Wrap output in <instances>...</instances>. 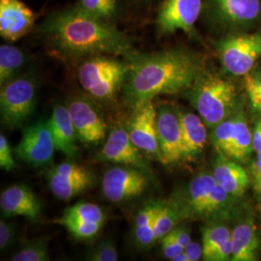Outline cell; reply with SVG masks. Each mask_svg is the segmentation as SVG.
Listing matches in <instances>:
<instances>
[{"label": "cell", "mask_w": 261, "mask_h": 261, "mask_svg": "<svg viewBox=\"0 0 261 261\" xmlns=\"http://www.w3.org/2000/svg\"><path fill=\"white\" fill-rule=\"evenodd\" d=\"M37 31L55 53L70 60L100 55L126 59L136 51L115 24L95 18L76 4L49 14Z\"/></svg>", "instance_id": "cell-1"}, {"label": "cell", "mask_w": 261, "mask_h": 261, "mask_svg": "<svg viewBox=\"0 0 261 261\" xmlns=\"http://www.w3.org/2000/svg\"><path fill=\"white\" fill-rule=\"evenodd\" d=\"M126 60L130 71L122 91L125 103L133 110L160 95L189 90L203 70L200 59L182 48L151 54L135 51Z\"/></svg>", "instance_id": "cell-2"}, {"label": "cell", "mask_w": 261, "mask_h": 261, "mask_svg": "<svg viewBox=\"0 0 261 261\" xmlns=\"http://www.w3.org/2000/svg\"><path fill=\"white\" fill-rule=\"evenodd\" d=\"M234 199L236 198L217 183L213 174L201 172L170 200L177 207L182 220H214L223 218L230 211Z\"/></svg>", "instance_id": "cell-3"}, {"label": "cell", "mask_w": 261, "mask_h": 261, "mask_svg": "<svg viewBox=\"0 0 261 261\" xmlns=\"http://www.w3.org/2000/svg\"><path fill=\"white\" fill-rule=\"evenodd\" d=\"M130 71V63L114 56L100 55L82 60L77 79L84 91L96 102L113 101L123 90Z\"/></svg>", "instance_id": "cell-4"}, {"label": "cell", "mask_w": 261, "mask_h": 261, "mask_svg": "<svg viewBox=\"0 0 261 261\" xmlns=\"http://www.w3.org/2000/svg\"><path fill=\"white\" fill-rule=\"evenodd\" d=\"M189 91L191 103L207 127L213 129L233 114L237 91L221 75L203 69Z\"/></svg>", "instance_id": "cell-5"}, {"label": "cell", "mask_w": 261, "mask_h": 261, "mask_svg": "<svg viewBox=\"0 0 261 261\" xmlns=\"http://www.w3.org/2000/svg\"><path fill=\"white\" fill-rule=\"evenodd\" d=\"M37 79L32 73L20 74L1 86L0 112L2 124L10 129L24 124L34 112Z\"/></svg>", "instance_id": "cell-6"}, {"label": "cell", "mask_w": 261, "mask_h": 261, "mask_svg": "<svg viewBox=\"0 0 261 261\" xmlns=\"http://www.w3.org/2000/svg\"><path fill=\"white\" fill-rule=\"evenodd\" d=\"M218 51L224 69L233 75L252 71L261 56V33L232 35L218 43Z\"/></svg>", "instance_id": "cell-7"}, {"label": "cell", "mask_w": 261, "mask_h": 261, "mask_svg": "<svg viewBox=\"0 0 261 261\" xmlns=\"http://www.w3.org/2000/svg\"><path fill=\"white\" fill-rule=\"evenodd\" d=\"M202 0H164L156 17L158 37L177 31L191 33L202 11Z\"/></svg>", "instance_id": "cell-8"}, {"label": "cell", "mask_w": 261, "mask_h": 261, "mask_svg": "<svg viewBox=\"0 0 261 261\" xmlns=\"http://www.w3.org/2000/svg\"><path fill=\"white\" fill-rule=\"evenodd\" d=\"M149 174L134 167L110 168L102 180L103 196L114 203L141 196L149 184Z\"/></svg>", "instance_id": "cell-9"}, {"label": "cell", "mask_w": 261, "mask_h": 261, "mask_svg": "<svg viewBox=\"0 0 261 261\" xmlns=\"http://www.w3.org/2000/svg\"><path fill=\"white\" fill-rule=\"evenodd\" d=\"M56 144L47 120H41L27 127L15 148L18 158L34 168L47 166L51 162Z\"/></svg>", "instance_id": "cell-10"}, {"label": "cell", "mask_w": 261, "mask_h": 261, "mask_svg": "<svg viewBox=\"0 0 261 261\" xmlns=\"http://www.w3.org/2000/svg\"><path fill=\"white\" fill-rule=\"evenodd\" d=\"M127 130L130 140L145 156L161 163L157 132V110L153 101L133 110Z\"/></svg>", "instance_id": "cell-11"}, {"label": "cell", "mask_w": 261, "mask_h": 261, "mask_svg": "<svg viewBox=\"0 0 261 261\" xmlns=\"http://www.w3.org/2000/svg\"><path fill=\"white\" fill-rule=\"evenodd\" d=\"M47 180L56 198L69 200L92 186L94 177L83 166L72 162H63L47 171Z\"/></svg>", "instance_id": "cell-12"}, {"label": "cell", "mask_w": 261, "mask_h": 261, "mask_svg": "<svg viewBox=\"0 0 261 261\" xmlns=\"http://www.w3.org/2000/svg\"><path fill=\"white\" fill-rule=\"evenodd\" d=\"M210 20L221 27H244L260 17L261 0H206Z\"/></svg>", "instance_id": "cell-13"}, {"label": "cell", "mask_w": 261, "mask_h": 261, "mask_svg": "<svg viewBox=\"0 0 261 261\" xmlns=\"http://www.w3.org/2000/svg\"><path fill=\"white\" fill-rule=\"evenodd\" d=\"M77 140L87 144H98L106 137L107 125L93 103L86 97H75L67 106Z\"/></svg>", "instance_id": "cell-14"}, {"label": "cell", "mask_w": 261, "mask_h": 261, "mask_svg": "<svg viewBox=\"0 0 261 261\" xmlns=\"http://www.w3.org/2000/svg\"><path fill=\"white\" fill-rule=\"evenodd\" d=\"M157 132L161 163L168 166L182 161L184 159V152L177 111L168 106L159 109Z\"/></svg>", "instance_id": "cell-15"}, {"label": "cell", "mask_w": 261, "mask_h": 261, "mask_svg": "<svg viewBox=\"0 0 261 261\" xmlns=\"http://www.w3.org/2000/svg\"><path fill=\"white\" fill-rule=\"evenodd\" d=\"M99 158L106 162L140 168L150 176L152 174V169L143 153L132 141L128 130L122 127L115 128L110 133Z\"/></svg>", "instance_id": "cell-16"}, {"label": "cell", "mask_w": 261, "mask_h": 261, "mask_svg": "<svg viewBox=\"0 0 261 261\" xmlns=\"http://www.w3.org/2000/svg\"><path fill=\"white\" fill-rule=\"evenodd\" d=\"M34 12L20 0H0V35L8 43L24 37L35 27Z\"/></svg>", "instance_id": "cell-17"}, {"label": "cell", "mask_w": 261, "mask_h": 261, "mask_svg": "<svg viewBox=\"0 0 261 261\" xmlns=\"http://www.w3.org/2000/svg\"><path fill=\"white\" fill-rule=\"evenodd\" d=\"M0 208L6 217L21 216L36 222L42 211V204L29 187L18 184L1 193Z\"/></svg>", "instance_id": "cell-18"}, {"label": "cell", "mask_w": 261, "mask_h": 261, "mask_svg": "<svg viewBox=\"0 0 261 261\" xmlns=\"http://www.w3.org/2000/svg\"><path fill=\"white\" fill-rule=\"evenodd\" d=\"M184 159L188 162L196 161L204 151L208 140L207 126L199 115L193 112H178Z\"/></svg>", "instance_id": "cell-19"}, {"label": "cell", "mask_w": 261, "mask_h": 261, "mask_svg": "<svg viewBox=\"0 0 261 261\" xmlns=\"http://www.w3.org/2000/svg\"><path fill=\"white\" fill-rule=\"evenodd\" d=\"M47 121L56 150L63 153L68 158L75 157L77 153V146L75 144L77 137L68 108L63 105H56L53 114Z\"/></svg>", "instance_id": "cell-20"}, {"label": "cell", "mask_w": 261, "mask_h": 261, "mask_svg": "<svg viewBox=\"0 0 261 261\" xmlns=\"http://www.w3.org/2000/svg\"><path fill=\"white\" fill-rule=\"evenodd\" d=\"M212 174L217 183L235 198L242 196L250 185L248 172L236 161L220 154L215 161Z\"/></svg>", "instance_id": "cell-21"}, {"label": "cell", "mask_w": 261, "mask_h": 261, "mask_svg": "<svg viewBox=\"0 0 261 261\" xmlns=\"http://www.w3.org/2000/svg\"><path fill=\"white\" fill-rule=\"evenodd\" d=\"M163 200H149L137 213L133 227V236L136 246L146 250L155 244L154 224Z\"/></svg>", "instance_id": "cell-22"}, {"label": "cell", "mask_w": 261, "mask_h": 261, "mask_svg": "<svg viewBox=\"0 0 261 261\" xmlns=\"http://www.w3.org/2000/svg\"><path fill=\"white\" fill-rule=\"evenodd\" d=\"M232 261L256 260L258 240L252 222L237 224L231 231Z\"/></svg>", "instance_id": "cell-23"}, {"label": "cell", "mask_w": 261, "mask_h": 261, "mask_svg": "<svg viewBox=\"0 0 261 261\" xmlns=\"http://www.w3.org/2000/svg\"><path fill=\"white\" fill-rule=\"evenodd\" d=\"M27 62L28 55L22 48L11 44H2L0 46V85L20 75Z\"/></svg>", "instance_id": "cell-24"}, {"label": "cell", "mask_w": 261, "mask_h": 261, "mask_svg": "<svg viewBox=\"0 0 261 261\" xmlns=\"http://www.w3.org/2000/svg\"><path fill=\"white\" fill-rule=\"evenodd\" d=\"M233 140L228 159L245 162L252 154V133L242 112L234 113Z\"/></svg>", "instance_id": "cell-25"}, {"label": "cell", "mask_w": 261, "mask_h": 261, "mask_svg": "<svg viewBox=\"0 0 261 261\" xmlns=\"http://www.w3.org/2000/svg\"><path fill=\"white\" fill-rule=\"evenodd\" d=\"M76 5L89 15L112 24H115L121 14L120 0H77Z\"/></svg>", "instance_id": "cell-26"}, {"label": "cell", "mask_w": 261, "mask_h": 261, "mask_svg": "<svg viewBox=\"0 0 261 261\" xmlns=\"http://www.w3.org/2000/svg\"><path fill=\"white\" fill-rule=\"evenodd\" d=\"M231 238V231L224 224L214 223L202 228V247L204 260L212 261L221 246Z\"/></svg>", "instance_id": "cell-27"}, {"label": "cell", "mask_w": 261, "mask_h": 261, "mask_svg": "<svg viewBox=\"0 0 261 261\" xmlns=\"http://www.w3.org/2000/svg\"><path fill=\"white\" fill-rule=\"evenodd\" d=\"M106 219V213L100 206L91 202H79L67 208L63 216L57 220L105 224Z\"/></svg>", "instance_id": "cell-28"}, {"label": "cell", "mask_w": 261, "mask_h": 261, "mask_svg": "<svg viewBox=\"0 0 261 261\" xmlns=\"http://www.w3.org/2000/svg\"><path fill=\"white\" fill-rule=\"evenodd\" d=\"M182 220L176 205L169 199L162 202L154 224L155 241L158 242L165 235L169 233Z\"/></svg>", "instance_id": "cell-29"}, {"label": "cell", "mask_w": 261, "mask_h": 261, "mask_svg": "<svg viewBox=\"0 0 261 261\" xmlns=\"http://www.w3.org/2000/svg\"><path fill=\"white\" fill-rule=\"evenodd\" d=\"M233 114L214 127L210 135V141L212 142L216 151L226 158L229 157L233 140Z\"/></svg>", "instance_id": "cell-30"}, {"label": "cell", "mask_w": 261, "mask_h": 261, "mask_svg": "<svg viewBox=\"0 0 261 261\" xmlns=\"http://www.w3.org/2000/svg\"><path fill=\"white\" fill-rule=\"evenodd\" d=\"M13 261H47L49 260L47 241L44 238L35 239L28 243L19 252H17Z\"/></svg>", "instance_id": "cell-31"}, {"label": "cell", "mask_w": 261, "mask_h": 261, "mask_svg": "<svg viewBox=\"0 0 261 261\" xmlns=\"http://www.w3.org/2000/svg\"><path fill=\"white\" fill-rule=\"evenodd\" d=\"M57 224H61L77 240H90L97 236L103 226V224L95 223H84L76 221H61L56 220Z\"/></svg>", "instance_id": "cell-32"}, {"label": "cell", "mask_w": 261, "mask_h": 261, "mask_svg": "<svg viewBox=\"0 0 261 261\" xmlns=\"http://www.w3.org/2000/svg\"><path fill=\"white\" fill-rule=\"evenodd\" d=\"M90 261H117L119 259L115 243L111 239H103L96 244L86 254Z\"/></svg>", "instance_id": "cell-33"}, {"label": "cell", "mask_w": 261, "mask_h": 261, "mask_svg": "<svg viewBox=\"0 0 261 261\" xmlns=\"http://www.w3.org/2000/svg\"><path fill=\"white\" fill-rule=\"evenodd\" d=\"M244 85L253 109L261 112V73L250 72L245 75Z\"/></svg>", "instance_id": "cell-34"}, {"label": "cell", "mask_w": 261, "mask_h": 261, "mask_svg": "<svg viewBox=\"0 0 261 261\" xmlns=\"http://www.w3.org/2000/svg\"><path fill=\"white\" fill-rule=\"evenodd\" d=\"M0 168L6 171L16 168V162L13 157L9 142L3 134L0 135Z\"/></svg>", "instance_id": "cell-35"}, {"label": "cell", "mask_w": 261, "mask_h": 261, "mask_svg": "<svg viewBox=\"0 0 261 261\" xmlns=\"http://www.w3.org/2000/svg\"><path fill=\"white\" fill-rule=\"evenodd\" d=\"M162 252L167 259L172 260L177 254L184 251V248L173 238L170 233L165 235L161 240Z\"/></svg>", "instance_id": "cell-36"}, {"label": "cell", "mask_w": 261, "mask_h": 261, "mask_svg": "<svg viewBox=\"0 0 261 261\" xmlns=\"http://www.w3.org/2000/svg\"><path fill=\"white\" fill-rule=\"evenodd\" d=\"M16 235L14 225L4 220L0 221V250L5 251L14 241Z\"/></svg>", "instance_id": "cell-37"}, {"label": "cell", "mask_w": 261, "mask_h": 261, "mask_svg": "<svg viewBox=\"0 0 261 261\" xmlns=\"http://www.w3.org/2000/svg\"><path fill=\"white\" fill-rule=\"evenodd\" d=\"M184 252L186 253L189 261L199 260L203 255L202 244H199L196 241H191L184 248Z\"/></svg>", "instance_id": "cell-38"}, {"label": "cell", "mask_w": 261, "mask_h": 261, "mask_svg": "<svg viewBox=\"0 0 261 261\" xmlns=\"http://www.w3.org/2000/svg\"><path fill=\"white\" fill-rule=\"evenodd\" d=\"M232 256V243L231 238L224 242L221 248L216 252L212 261L231 260Z\"/></svg>", "instance_id": "cell-39"}, {"label": "cell", "mask_w": 261, "mask_h": 261, "mask_svg": "<svg viewBox=\"0 0 261 261\" xmlns=\"http://www.w3.org/2000/svg\"><path fill=\"white\" fill-rule=\"evenodd\" d=\"M169 233L173 236V238L177 241L183 248H185L188 244L192 241L191 240V235L189 230L182 227V226H178V227H174Z\"/></svg>", "instance_id": "cell-40"}, {"label": "cell", "mask_w": 261, "mask_h": 261, "mask_svg": "<svg viewBox=\"0 0 261 261\" xmlns=\"http://www.w3.org/2000/svg\"><path fill=\"white\" fill-rule=\"evenodd\" d=\"M252 147L256 153L261 151V119L255 124L252 132Z\"/></svg>", "instance_id": "cell-41"}, {"label": "cell", "mask_w": 261, "mask_h": 261, "mask_svg": "<svg viewBox=\"0 0 261 261\" xmlns=\"http://www.w3.org/2000/svg\"><path fill=\"white\" fill-rule=\"evenodd\" d=\"M252 171H253V175L261 174V151L257 152L255 162L252 167Z\"/></svg>", "instance_id": "cell-42"}, {"label": "cell", "mask_w": 261, "mask_h": 261, "mask_svg": "<svg viewBox=\"0 0 261 261\" xmlns=\"http://www.w3.org/2000/svg\"><path fill=\"white\" fill-rule=\"evenodd\" d=\"M254 189L257 192V194L261 196V174L254 175Z\"/></svg>", "instance_id": "cell-43"}, {"label": "cell", "mask_w": 261, "mask_h": 261, "mask_svg": "<svg viewBox=\"0 0 261 261\" xmlns=\"http://www.w3.org/2000/svg\"><path fill=\"white\" fill-rule=\"evenodd\" d=\"M173 261H189V259H188V256L186 255V253H185V252L183 251L182 252H180L179 254H177L173 259H172Z\"/></svg>", "instance_id": "cell-44"}, {"label": "cell", "mask_w": 261, "mask_h": 261, "mask_svg": "<svg viewBox=\"0 0 261 261\" xmlns=\"http://www.w3.org/2000/svg\"><path fill=\"white\" fill-rule=\"evenodd\" d=\"M136 4H140V5H146V4H151L154 0H132Z\"/></svg>", "instance_id": "cell-45"}, {"label": "cell", "mask_w": 261, "mask_h": 261, "mask_svg": "<svg viewBox=\"0 0 261 261\" xmlns=\"http://www.w3.org/2000/svg\"><path fill=\"white\" fill-rule=\"evenodd\" d=\"M258 211H259V212H260V214H261V203H260V205H258Z\"/></svg>", "instance_id": "cell-46"}]
</instances>
